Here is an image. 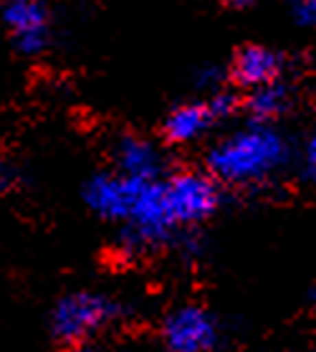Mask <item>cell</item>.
<instances>
[{
  "label": "cell",
  "instance_id": "6da1fadb",
  "mask_svg": "<svg viewBox=\"0 0 316 352\" xmlns=\"http://www.w3.org/2000/svg\"><path fill=\"white\" fill-rule=\"evenodd\" d=\"M289 160V144L271 122H253L230 132L207 153V173L228 185L266 183Z\"/></svg>",
  "mask_w": 316,
  "mask_h": 352
},
{
  "label": "cell",
  "instance_id": "7a4b0ae2",
  "mask_svg": "<svg viewBox=\"0 0 316 352\" xmlns=\"http://www.w3.org/2000/svg\"><path fill=\"white\" fill-rule=\"evenodd\" d=\"M122 309L114 299L96 292H74L58 299L51 312V329L63 342H87L117 320Z\"/></svg>",
  "mask_w": 316,
  "mask_h": 352
},
{
  "label": "cell",
  "instance_id": "9c48e42d",
  "mask_svg": "<svg viewBox=\"0 0 316 352\" xmlns=\"http://www.w3.org/2000/svg\"><path fill=\"white\" fill-rule=\"evenodd\" d=\"M301 165H304L306 177L316 180V129L308 135L306 142H304V150H301Z\"/></svg>",
  "mask_w": 316,
  "mask_h": 352
},
{
  "label": "cell",
  "instance_id": "ba28073f",
  "mask_svg": "<svg viewBox=\"0 0 316 352\" xmlns=\"http://www.w3.org/2000/svg\"><path fill=\"white\" fill-rule=\"evenodd\" d=\"M289 89L284 84H266V87L251 89V96H248V109H251L253 120L256 122H271L281 117V114L289 109Z\"/></svg>",
  "mask_w": 316,
  "mask_h": 352
},
{
  "label": "cell",
  "instance_id": "52a82bcc",
  "mask_svg": "<svg viewBox=\"0 0 316 352\" xmlns=\"http://www.w3.org/2000/svg\"><path fill=\"white\" fill-rule=\"evenodd\" d=\"M114 162L122 175L137 177V180H155L162 170V155L157 147L135 135L119 140L114 147Z\"/></svg>",
  "mask_w": 316,
  "mask_h": 352
},
{
  "label": "cell",
  "instance_id": "3957f363",
  "mask_svg": "<svg viewBox=\"0 0 316 352\" xmlns=\"http://www.w3.org/2000/svg\"><path fill=\"white\" fill-rule=\"evenodd\" d=\"M233 107H236V99L230 94H213L210 99H198V102L174 107L165 120V137L172 144L198 142L223 117L233 112Z\"/></svg>",
  "mask_w": 316,
  "mask_h": 352
},
{
  "label": "cell",
  "instance_id": "7c38bea8",
  "mask_svg": "<svg viewBox=\"0 0 316 352\" xmlns=\"http://www.w3.org/2000/svg\"><path fill=\"white\" fill-rule=\"evenodd\" d=\"M5 183H8V170H5V165L0 162V188H3Z\"/></svg>",
  "mask_w": 316,
  "mask_h": 352
},
{
  "label": "cell",
  "instance_id": "5b68a950",
  "mask_svg": "<svg viewBox=\"0 0 316 352\" xmlns=\"http://www.w3.org/2000/svg\"><path fill=\"white\" fill-rule=\"evenodd\" d=\"M162 340L170 352H207L218 342V322L203 307H180L162 324Z\"/></svg>",
  "mask_w": 316,
  "mask_h": 352
},
{
  "label": "cell",
  "instance_id": "5bb4252c",
  "mask_svg": "<svg viewBox=\"0 0 316 352\" xmlns=\"http://www.w3.org/2000/svg\"><path fill=\"white\" fill-rule=\"evenodd\" d=\"M314 302H316V289H314Z\"/></svg>",
  "mask_w": 316,
  "mask_h": 352
},
{
  "label": "cell",
  "instance_id": "4fadbf2b",
  "mask_svg": "<svg viewBox=\"0 0 316 352\" xmlns=\"http://www.w3.org/2000/svg\"><path fill=\"white\" fill-rule=\"evenodd\" d=\"M230 6H236V8H245V6H251V3H256V0H228Z\"/></svg>",
  "mask_w": 316,
  "mask_h": 352
},
{
  "label": "cell",
  "instance_id": "277c9868",
  "mask_svg": "<svg viewBox=\"0 0 316 352\" xmlns=\"http://www.w3.org/2000/svg\"><path fill=\"white\" fill-rule=\"evenodd\" d=\"M0 18L8 25L18 51L36 56L51 38V13L43 0H3Z\"/></svg>",
  "mask_w": 316,
  "mask_h": 352
},
{
  "label": "cell",
  "instance_id": "8fae6325",
  "mask_svg": "<svg viewBox=\"0 0 316 352\" xmlns=\"http://www.w3.org/2000/svg\"><path fill=\"white\" fill-rule=\"evenodd\" d=\"M76 352H109V350H104V347H99V344H81Z\"/></svg>",
  "mask_w": 316,
  "mask_h": 352
},
{
  "label": "cell",
  "instance_id": "30bf717a",
  "mask_svg": "<svg viewBox=\"0 0 316 352\" xmlns=\"http://www.w3.org/2000/svg\"><path fill=\"white\" fill-rule=\"evenodd\" d=\"M293 16L304 25H316V0H296Z\"/></svg>",
  "mask_w": 316,
  "mask_h": 352
},
{
  "label": "cell",
  "instance_id": "8992f818",
  "mask_svg": "<svg viewBox=\"0 0 316 352\" xmlns=\"http://www.w3.org/2000/svg\"><path fill=\"white\" fill-rule=\"evenodd\" d=\"M284 72V56L269 46H245L233 61V76L240 87L258 89L278 81Z\"/></svg>",
  "mask_w": 316,
  "mask_h": 352
}]
</instances>
